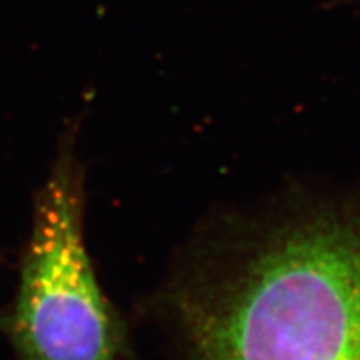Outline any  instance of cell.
<instances>
[{
  "mask_svg": "<svg viewBox=\"0 0 360 360\" xmlns=\"http://www.w3.org/2000/svg\"><path fill=\"white\" fill-rule=\"evenodd\" d=\"M179 309L191 360H360V207L264 232Z\"/></svg>",
  "mask_w": 360,
  "mask_h": 360,
  "instance_id": "6da1fadb",
  "label": "cell"
},
{
  "mask_svg": "<svg viewBox=\"0 0 360 360\" xmlns=\"http://www.w3.org/2000/svg\"><path fill=\"white\" fill-rule=\"evenodd\" d=\"M84 174L69 142L37 193L7 334L20 360H127V332L84 238Z\"/></svg>",
  "mask_w": 360,
  "mask_h": 360,
  "instance_id": "7a4b0ae2",
  "label": "cell"
}]
</instances>
